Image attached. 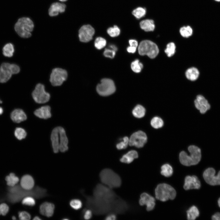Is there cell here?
Returning a JSON list of instances; mask_svg holds the SVG:
<instances>
[{
  "instance_id": "7402d4cb",
  "label": "cell",
  "mask_w": 220,
  "mask_h": 220,
  "mask_svg": "<svg viewBox=\"0 0 220 220\" xmlns=\"http://www.w3.org/2000/svg\"><path fill=\"white\" fill-rule=\"evenodd\" d=\"M138 157V153L136 151L131 150L123 155L120 159V161L123 163L129 164Z\"/></svg>"
},
{
  "instance_id": "e575fe53",
  "label": "cell",
  "mask_w": 220,
  "mask_h": 220,
  "mask_svg": "<svg viewBox=\"0 0 220 220\" xmlns=\"http://www.w3.org/2000/svg\"><path fill=\"white\" fill-rule=\"evenodd\" d=\"M163 121L162 119L157 116L152 118L150 122L151 126L155 129L161 128L163 126Z\"/></svg>"
},
{
  "instance_id": "ac0fdd59",
  "label": "cell",
  "mask_w": 220,
  "mask_h": 220,
  "mask_svg": "<svg viewBox=\"0 0 220 220\" xmlns=\"http://www.w3.org/2000/svg\"><path fill=\"white\" fill-rule=\"evenodd\" d=\"M20 185L21 187L25 190H31L33 189L35 185L34 179L31 175H25L21 179Z\"/></svg>"
},
{
  "instance_id": "c3c4849f",
  "label": "cell",
  "mask_w": 220,
  "mask_h": 220,
  "mask_svg": "<svg viewBox=\"0 0 220 220\" xmlns=\"http://www.w3.org/2000/svg\"><path fill=\"white\" fill-rule=\"evenodd\" d=\"M130 46L137 47L138 46V41L135 39H130L129 41Z\"/></svg>"
},
{
  "instance_id": "d6986e66",
  "label": "cell",
  "mask_w": 220,
  "mask_h": 220,
  "mask_svg": "<svg viewBox=\"0 0 220 220\" xmlns=\"http://www.w3.org/2000/svg\"><path fill=\"white\" fill-rule=\"evenodd\" d=\"M66 6L65 4L59 2L53 3L50 6L49 10V13L51 16H56L59 13L64 12Z\"/></svg>"
},
{
  "instance_id": "f5cc1de1",
  "label": "cell",
  "mask_w": 220,
  "mask_h": 220,
  "mask_svg": "<svg viewBox=\"0 0 220 220\" xmlns=\"http://www.w3.org/2000/svg\"><path fill=\"white\" fill-rule=\"evenodd\" d=\"M33 220H41V219L39 216H36L33 218Z\"/></svg>"
},
{
  "instance_id": "5bb4252c",
  "label": "cell",
  "mask_w": 220,
  "mask_h": 220,
  "mask_svg": "<svg viewBox=\"0 0 220 220\" xmlns=\"http://www.w3.org/2000/svg\"><path fill=\"white\" fill-rule=\"evenodd\" d=\"M194 102L195 107L201 114L205 113L210 108L207 100L202 95H198Z\"/></svg>"
},
{
  "instance_id": "91938a15",
  "label": "cell",
  "mask_w": 220,
  "mask_h": 220,
  "mask_svg": "<svg viewBox=\"0 0 220 220\" xmlns=\"http://www.w3.org/2000/svg\"><path fill=\"white\" fill-rule=\"evenodd\" d=\"M0 103H2V102L1 101H0Z\"/></svg>"
},
{
  "instance_id": "7c38bea8",
  "label": "cell",
  "mask_w": 220,
  "mask_h": 220,
  "mask_svg": "<svg viewBox=\"0 0 220 220\" xmlns=\"http://www.w3.org/2000/svg\"><path fill=\"white\" fill-rule=\"evenodd\" d=\"M215 170L213 168L206 169L203 174V177L207 183L211 185H220V170L217 175Z\"/></svg>"
},
{
  "instance_id": "3957f363",
  "label": "cell",
  "mask_w": 220,
  "mask_h": 220,
  "mask_svg": "<svg viewBox=\"0 0 220 220\" xmlns=\"http://www.w3.org/2000/svg\"><path fill=\"white\" fill-rule=\"evenodd\" d=\"M188 150L190 153L189 155H188L184 151L180 152L179 159L181 163L187 166L198 164L201 157L200 148L195 145H191L188 147Z\"/></svg>"
},
{
  "instance_id": "9a60e30c",
  "label": "cell",
  "mask_w": 220,
  "mask_h": 220,
  "mask_svg": "<svg viewBox=\"0 0 220 220\" xmlns=\"http://www.w3.org/2000/svg\"><path fill=\"white\" fill-rule=\"evenodd\" d=\"M155 199L153 197L146 193H144L140 195L139 204L141 206L145 205L147 210L149 211L154 209L155 205Z\"/></svg>"
},
{
  "instance_id": "484cf974",
  "label": "cell",
  "mask_w": 220,
  "mask_h": 220,
  "mask_svg": "<svg viewBox=\"0 0 220 220\" xmlns=\"http://www.w3.org/2000/svg\"><path fill=\"white\" fill-rule=\"evenodd\" d=\"M145 113V109L141 105H137L133 109L132 113L135 117L140 118L143 117Z\"/></svg>"
},
{
  "instance_id": "7bdbcfd3",
  "label": "cell",
  "mask_w": 220,
  "mask_h": 220,
  "mask_svg": "<svg viewBox=\"0 0 220 220\" xmlns=\"http://www.w3.org/2000/svg\"><path fill=\"white\" fill-rule=\"evenodd\" d=\"M104 56L107 57L113 58L116 54V51L109 48H106L103 53Z\"/></svg>"
},
{
  "instance_id": "11a10c76",
  "label": "cell",
  "mask_w": 220,
  "mask_h": 220,
  "mask_svg": "<svg viewBox=\"0 0 220 220\" xmlns=\"http://www.w3.org/2000/svg\"><path fill=\"white\" fill-rule=\"evenodd\" d=\"M218 206L219 207H220V198H219V199H218Z\"/></svg>"
},
{
  "instance_id": "74e56055",
  "label": "cell",
  "mask_w": 220,
  "mask_h": 220,
  "mask_svg": "<svg viewBox=\"0 0 220 220\" xmlns=\"http://www.w3.org/2000/svg\"><path fill=\"white\" fill-rule=\"evenodd\" d=\"M108 34L111 37H114L119 35L120 33V28L116 25L110 27L107 30Z\"/></svg>"
},
{
  "instance_id": "680465c9",
  "label": "cell",
  "mask_w": 220,
  "mask_h": 220,
  "mask_svg": "<svg viewBox=\"0 0 220 220\" xmlns=\"http://www.w3.org/2000/svg\"><path fill=\"white\" fill-rule=\"evenodd\" d=\"M215 1L217 2H220V0H215Z\"/></svg>"
},
{
  "instance_id": "ffe728a7",
  "label": "cell",
  "mask_w": 220,
  "mask_h": 220,
  "mask_svg": "<svg viewBox=\"0 0 220 220\" xmlns=\"http://www.w3.org/2000/svg\"><path fill=\"white\" fill-rule=\"evenodd\" d=\"M50 111V107L49 105H45L36 110L34 114L39 118L47 119L51 116Z\"/></svg>"
},
{
  "instance_id": "836d02e7",
  "label": "cell",
  "mask_w": 220,
  "mask_h": 220,
  "mask_svg": "<svg viewBox=\"0 0 220 220\" xmlns=\"http://www.w3.org/2000/svg\"><path fill=\"white\" fill-rule=\"evenodd\" d=\"M176 47L175 44L173 42H170L167 45L164 52L168 57H171L176 52Z\"/></svg>"
},
{
  "instance_id": "9c48e42d",
  "label": "cell",
  "mask_w": 220,
  "mask_h": 220,
  "mask_svg": "<svg viewBox=\"0 0 220 220\" xmlns=\"http://www.w3.org/2000/svg\"><path fill=\"white\" fill-rule=\"evenodd\" d=\"M68 77L67 71L60 68L53 69L50 75V82L53 86L61 85L66 80Z\"/></svg>"
},
{
  "instance_id": "b9f144b4",
  "label": "cell",
  "mask_w": 220,
  "mask_h": 220,
  "mask_svg": "<svg viewBox=\"0 0 220 220\" xmlns=\"http://www.w3.org/2000/svg\"><path fill=\"white\" fill-rule=\"evenodd\" d=\"M123 141L117 144L116 147L117 149L121 150L126 148L129 144V139L127 137H125L123 138Z\"/></svg>"
},
{
  "instance_id": "9f6ffc18",
  "label": "cell",
  "mask_w": 220,
  "mask_h": 220,
  "mask_svg": "<svg viewBox=\"0 0 220 220\" xmlns=\"http://www.w3.org/2000/svg\"><path fill=\"white\" fill-rule=\"evenodd\" d=\"M12 219L13 220H15L16 219V218L14 216H13L12 217Z\"/></svg>"
},
{
  "instance_id": "60d3db41",
  "label": "cell",
  "mask_w": 220,
  "mask_h": 220,
  "mask_svg": "<svg viewBox=\"0 0 220 220\" xmlns=\"http://www.w3.org/2000/svg\"><path fill=\"white\" fill-rule=\"evenodd\" d=\"M70 206L73 209L78 210L80 209L82 206V203L79 199H73L70 202Z\"/></svg>"
},
{
  "instance_id": "ba28073f",
  "label": "cell",
  "mask_w": 220,
  "mask_h": 220,
  "mask_svg": "<svg viewBox=\"0 0 220 220\" xmlns=\"http://www.w3.org/2000/svg\"><path fill=\"white\" fill-rule=\"evenodd\" d=\"M96 90L100 95L106 96L114 93L116 87L113 80L109 79L104 78L101 79L100 83L97 85Z\"/></svg>"
},
{
  "instance_id": "cb8c5ba5",
  "label": "cell",
  "mask_w": 220,
  "mask_h": 220,
  "mask_svg": "<svg viewBox=\"0 0 220 220\" xmlns=\"http://www.w3.org/2000/svg\"><path fill=\"white\" fill-rule=\"evenodd\" d=\"M185 74L188 79L192 81H194L198 78L200 72L196 68L192 67L187 69L185 72Z\"/></svg>"
},
{
  "instance_id": "ee69618b",
  "label": "cell",
  "mask_w": 220,
  "mask_h": 220,
  "mask_svg": "<svg viewBox=\"0 0 220 220\" xmlns=\"http://www.w3.org/2000/svg\"><path fill=\"white\" fill-rule=\"evenodd\" d=\"M19 217L20 220H29L31 218V215L25 211H22L19 213Z\"/></svg>"
},
{
  "instance_id": "816d5d0a",
  "label": "cell",
  "mask_w": 220,
  "mask_h": 220,
  "mask_svg": "<svg viewBox=\"0 0 220 220\" xmlns=\"http://www.w3.org/2000/svg\"><path fill=\"white\" fill-rule=\"evenodd\" d=\"M109 48L116 52L117 50V48L115 45L110 44L109 46Z\"/></svg>"
},
{
  "instance_id": "277c9868",
  "label": "cell",
  "mask_w": 220,
  "mask_h": 220,
  "mask_svg": "<svg viewBox=\"0 0 220 220\" xmlns=\"http://www.w3.org/2000/svg\"><path fill=\"white\" fill-rule=\"evenodd\" d=\"M99 177L102 184L112 189L119 187L121 185L120 177L110 169L106 168L102 170Z\"/></svg>"
},
{
  "instance_id": "bcb514c9",
  "label": "cell",
  "mask_w": 220,
  "mask_h": 220,
  "mask_svg": "<svg viewBox=\"0 0 220 220\" xmlns=\"http://www.w3.org/2000/svg\"><path fill=\"white\" fill-rule=\"evenodd\" d=\"M83 218L86 220L90 219L92 216V212L90 209H85L83 211Z\"/></svg>"
},
{
  "instance_id": "f546056e",
  "label": "cell",
  "mask_w": 220,
  "mask_h": 220,
  "mask_svg": "<svg viewBox=\"0 0 220 220\" xmlns=\"http://www.w3.org/2000/svg\"><path fill=\"white\" fill-rule=\"evenodd\" d=\"M179 32L183 37L187 38L192 35L193 30L192 28L189 26H184L180 28Z\"/></svg>"
},
{
  "instance_id": "5b68a950",
  "label": "cell",
  "mask_w": 220,
  "mask_h": 220,
  "mask_svg": "<svg viewBox=\"0 0 220 220\" xmlns=\"http://www.w3.org/2000/svg\"><path fill=\"white\" fill-rule=\"evenodd\" d=\"M34 27L33 21L29 18L23 17L18 19L15 25V30L20 37L28 38L31 36V32Z\"/></svg>"
},
{
  "instance_id": "4316f807",
  "label": "cell",
  "mask_w": 220,
  "mask_h": 220,
  "mask_svg": "<svg viewBox=\"0 0 220 220\" xmlns=\"http://www.w3.org/2000/svg\"><path fill=\"white\" fill-rule=\"evenodd\" d=\"M187 218L189 220H194L199 216V211L197 207L193 206L187 211Z\"/></svg>"
},
{
  "instance_id": "6f0895ef",
  "label": "cell",
  "mask_w": 220,
  "mask_h": 220,
  "mask_svg": "<svg viewBox=\"0 0 220 220\" xmlns=\"http://www.w3.org/2000/svg\"><path fill=\"white\" fill-rule=\"evenodd\" d=\"M59 1H61V2H65L67 1V0H59Z\"/></svg>"
},
{
  "instance_id": "603a6c76",
  "label": "cell",
  "mask_w": 220,
  "mask_h": 220,
  "mask_svg": "<svg viewBox=\"0 0 220 220\" xmlns=\"http://www.w3.org/2000/svg\"><path fill=\"white\" fill-rule=\"evenodd\" d=\"M140 26L142 29L147 32L153 31L155 28L153 20L149 19H145L141 21L140 23Z\"/></svg>"
},
{
  "instance_id": "7a4b0ae2",
  "label": "cell",
  "mask_w": 220,
  "mask_h": 220,
  "mask_svg": "<svg viewBox=\"0 0 220 220\" xmlns=\"http://www.w3.org/2000/svg\"><path fill=\"white\" fill-rule=\"evenodd\" d=\"M51 140L53 150L55 153L59 151L64 152L68 149V140L64 129L62 127H55L52 131Z\"/></svg>"
},
{
  "instance_id": "f1b7e54d",
  "label": "cell",
  "mask_w": 220,
  "mask_h": 220,
  "mask_svg": "<svg viewBox=\"0 0 220 220\" xmlns=\"http://www.w3.org/2000/svg\"><path fill=\"white\" fill-rule=\"evenodd\" d=\"M3 53L6 57H10L13 56L14 48L13 45L10 43L6 44L3 48Z\"/></svg>"
},
{
  "instance_id": "8fae6325",
  "label": "cell",
  "mask_w": 220,
  "mask_h": 220,
  "mask_svg": "<svg viewBox=\"0 0 220 220\" xmlns=\"http://www.w3.org/2000/svg\"><path fill=\"white\" fill-rule=\"evenodd\" d=\"M147 138L146 134L139 130L133 133L130 136L129 141L130 146H134L138 148L144 146L147 141Z\"/></svg>"
},
{
  "instance_id": "e0dca14e",
  "label": "cell",
  "mask_w": 220,
  "mask_h": 220,
  "mask_svg": "<svg viewBox=\"0 0 220 220\" xmlns=\"http://www.w3.org/2000/svg\"><path fill=\"white\" fill-rule=\"evenodd\" d=\"M54 209L55 206L53 203L46 202L40 205L39 211L42 215L49 218L53 215Z\"/></svg>"
},
{
  "instance_id": "ab89813d",
  "label": "cell",
  "mask_w": 220,
  "mask_h": 220,
  "mask_svg": "<svg viewBox=\"0 0 220 220\" xmlns=\"http://www.w3.org/2000/svg\"><path fill=\"white\" fill-rule=\"evenodd\" d=\"M34 197L31 196H28L24 197L22 201V204L24 205L33 206L35 204Z\"/></svg>"
},
{
  "instance_id": "8d00e7d4",
  "label": "cell",
  "mask_w": 220,
  "mask_h": 220,
  "mask_svg": "<svg viewBox=\"0 0 220 220\" xmlns=\"http://www.w3.org/2000/svg\"><path fill=\"white\" fill-rule=\"evenodd\" d=\"M106 44V40L101 37H98L95 39L94 45L95 47L97 49L101 50L103 48Z\"/></svg>"
},
{
  "instance_id": "2e32d148",
  "label": "cell",
  "mask_w": 220,
  "mask_h": 220,
  "mask_svg": "<svg viewBox=\"0 0 220 220\" xmlns=\"http://www.w3.org/2000/svg\"><path fill=\"white\" fill-rule=\"evenodd\" d=\"M200 186V182L196 176H187L185 177L183 186L185 190L198 189Z\"/></svg>"
},
{
  "instance_id": "f907efd6",
  "label": "cell",
  "mask_w": 220,
  "mask_h": 220,
  "mask_svg": "<svg viewBox=\"0 0 220 220\" xmlns=\"http://www.w3.org/2000/svg\"><path fill=\"white\" fill-rule=\"evenodd\" d=\"M211 218L213 220H220V213H215L212 216Z\"/></svg>"
},
{
  "instance_id": "4fadbf2b",
  "label": "cell",
  "mask_w": 220,
  "mask_h": 220,
  "mask_svg": "<svg viewBox=\"0 0 220 220\" xmlns=\"http://www.w3.org/2000/svg\"><path fill=\"white\" fill-rule=\"evenodd\" d=\"M94 33V29L90 25H84L81 27L79 31V40L83 42H89L92 39Z\"/></svg>"
},
{
  "instance_id": "7dc6e473",
  "label": "cell",
  "mask_w": 220,
  "mask_h": 220,
  "mask_svg": "<svg viewBox=\"0 0 220 220\" xmlns=\"http://www.w3.org/2000/svg\"><path fill=\"white\" fill-rule=\"evenodd\" d=\"M117 217L115 213H109L105 218L106 220H115L116 219Z\"/></svg>"
},
{
  "instance_id": "681fc988",
  "label": "cell",
  "mask_w": 220,
  "mask_h": 220,
  "mask_svg": "<svg viewBox=\"0 0 220 220\" xmlns=\"http://www.w3.org/2000/svg\"><path fill=\"white\" fill-rule=\"evenodd\" d=\"M137 47L129 46L127 48V52L129 53H134L136 51Z\"/></svg>"
},
{
  "instance_id": "1f68e13d",
  "label": "cell",
  "mask_w": 220,
  "mask_h": 220,
  "mask_svg": "<svg viewBox=\"0 0 220 220\" xmlns=\"http://www.w3.org/2000/svg\"><path fill=\"white\" fill-rule=\"evenodd\" d=\"M146 13L145 8L138 7L134 9L132 12L133 15L137 19H140L145 16Z\"/></svg>"
},
{
  "instance_id": "db71d44e",
  "label": "cell",
  "mask_w": 220,
  "mask_h": 220,
  "mask_svg": "<svg viewBox=\"0 0 220 220\" xmlns=\"http://www.w3.org/2000/svg\"><path fill=\"white\" fill-rule=\"evenodd\" d=\"M3 112V110L2 108L0 107V115L2 114Z\"/></svg>"
},
{
  "instance_id": "d6a6232c",
  "label": "cell",
  "mask_w": 220,
  "mask_h": 220,
  "mask_svg": "<svg viewBox=\"0 0 220 220\" xmlns=\"http://www.w3.org/2000/svg\"><path fill=\"white\" fill-rule=\"evenodd\" d=\"M12 75L6 70L0 67V82H6L10 79Z\"/></svg>"
},
{
  "instance_id": "f6af8a7d",
  "label": "cell",
  "mask_w": 220,
  "mask_h": 220,
  "mask_svg": "<svg viewBox=\"0 0 220 220\" xmlns=\"http://www.w3.org/2000/svg\"><path fill=\"white\" fill-rule=\"evenodd\" d=\"M9 210V207L6 204L2 203L0 205V215H6Z\"/></svg>"
},
{
  "instance_id": "8992f818",
  "label": "cell",
  "mask_w": 220,
  "mask_h": 220,
  "mask_svg": "<svg viewBox=\"0 0 220 220\" xmlns=\"http://www.w3.org/2000/svg\"><path fill=\"white\" fill-rule=\"evenodd\" d=\"M155 195L156 199L164 202L169 199H174L176 193L175 189L170 185L161 183L158 185L155 189Z\"/></svg>"
},
{
  "instance_id": "f35d334b",
  "label": "cell",
  "mask_w": 220,
  "mask_h": 220,
  "mask_svg": "<svg viewBox=\"0 0 220 220\" xmlns=\"http://www.w3.org/2000/svg\"><path fill=\"white\" fill-rule=\"evenodd\" d=\"M14 134L17 138L19 140L24 138L27 135V133L25 130L20 127L17 128L16 129Z\"/></svg>"
},
{
  "instance_id": "d590c367",
  "label": "cell",
  "mask_w": 220,
  "mask_h": 220,
  "mask_svg": "<svg viewBox=\"0 0 220 220\" xmlns=\"http://www.w3.org/2000/svg\"><path fill=\"white\" fill-rule=\"evenodd\" d=\"M142 64L138 59L133 61L131 64V68L132 71L136 73H139L143 68Z\"/></svg>"
},
{
  "instance_id": "d4e9b609",
  "label": "cell",
  "mask_w": 220,
  "mask_h": 220,
  "mask_svg": "<svg viewBox=\"0 0 220 220\" xmlns=\"http://www.w3.org/2000/svg\"><path fill=\"white\" fill-rule=\"evenodd\" d=\"M0 67L6 70L12 75L17 74L20 71L19 66L14 64L4 63L1 64Z\"/></svg>"
},
{
  "instance_id": "4dcf8cb0",
  "label": "cell",
  "mask_w": 220,
  "mask_h": 220,
  "mask_svg": "<svg viewBox=\"0 0 220 220\" xmlns=\"http://www.w3.org/2000/svg\"><path fill=\"white\" fill-rule=\"evenodd\" d=\"M6 180L8 185L13 187L18 182L19 179L14 173H11L6 177Z\"/></svg>"
},
{
  "instance_id": "6da1fadb",
  "label": "cell",
  "mask_w": 220,
  "mask_h": 220,
  "mask_svg": "<svg viewBox=\"0 0 220 220\" xmlns=\"http://www.w3.org/2000/svg\"><path fill=\"white\" fill-rule=\"evenodd\" d=\"M93 196H86L87 206L96 214L109 211L116 213L122 199L118 196L112 189L102 184H98L93 191Z\"/></svg>"
},
{
  "instance_id": "30bf717a",
  "label": "cell",
  "mask_w": 220,
  "mask_h": 220,
  "mask_svg": "<svg viewBox=\"0 0 220 220\" xmlns=\"http://www.w3.org/2000/svg\"><path fill=\"white\" fill-rule=\"evenodd\" d=\"M32 95L35 101L39 104L46 103L50 98V95L45 91L44 85L40 83L36 85Z\"/></svg>"
},
{
  "instance_id": "83f0119b",
  "label": "cell",
  "mask_w": 220,
  "mask_h": 220,
  "mask_svg": "<svg viewBox=\"0 0 220 220\" xmlns=\"http://www.w3.org/2000/svg\"><path fill=\"white\" fill-rule=\"evenodd\" d=\"M161 174L166 177L171 176L173 173L172 167L168 164H165L162 165L161 167Z\"/></svg>"
},
{
  "instance_id": "52a82bcc",
  "label": "cell",
  "mask_w": 220,
  "mask_h": 220,
  "mask_svg": "<svg viewBox=\"0 0 220 220\" xmlns=\"http://www.w3.org/2000/svg\"><path fill=\"white\" fill-rule=\"evenodd\" d=\"M138 51L140 55H146L151 59L155 58L159 53V49L156 44L151 41L147 40L140 42Z\"/></svg>"
},
{
  "instance_id": "44dd1931",
  "label": "cell",
  "mask_w": 220,
  "mask_h": 220,
  "mask_svg": "<svg viewBox=\"0 0 220 220\" xmlns=\"http://www.w3.org/2000/svg\"><path fill=\"white\" fill-rule=\"evenodd\" d=\"M12 120L14 122L20 123L26 120L27 117L23 111L20 109L13 110L10 115Z\"/></svg>"
}]
</instances>
